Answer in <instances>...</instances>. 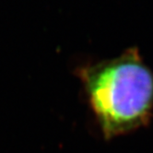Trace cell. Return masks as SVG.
<instances>
[{
  "label": "cell",
  "instance_id": "obj_1",
  "mask_svg": "<svg viewBox=\"0 0 153 153\" xmlns=\"http://www.w3.org/2000/svg\"><path fill=\"white\" fill-rule=\"evenodd\" d=\"M106 139L146 126L153 115V70L137 47L76 69Z\"/></svg>",
  "mask_w": 153,
  "mask_h": 153
}]
</instances>
